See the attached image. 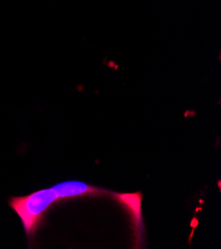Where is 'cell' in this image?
I'll return each instance as SVG.
<instances>
[{"mask_svg": "<svg viewBox=\"0 0 221 249\" xmlns=\"http://www.w3.org/2000/svg\"><path fill=\"white\" fill-rule=\"evenodd\" d=\"M98 188L81 181H66L23 196H11L8 205L19 216L28 240L34 239L44 219L56 204L71 198L96 195Z\"/></svg>", "mask_w": 221, "mask_h": 249, "instance_id": "1", "label": "cell"}, {"mask_svg": "<svg viewBox=\"0 0 221 249\" xmlns=\"http://www.w3.org/2000/svg\"><path fill=\"white\" fill-rule=\"evenodd\" d=\"M116 200L123 206L128 213L133 223V228L137 237L139 238L143 233V216H142V194H113Z\"/></svg>", "mask_w": 221, "mask_h": 249, "instance_id": "2", "label": "cell"}]
</instances>
